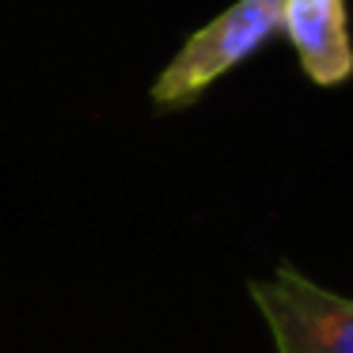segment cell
Wrapping results in <instances>:
<instances>
[{"label": "cell", "instance_id": "1", "mask_svg": "<svg viewBox=\"0 0 353 353\" xmlns=\"http://www.w3.org/2000/svg\"><path fill=\"white\" fill-rule=\"evenodd\" d=\"M285 0H236L216 19L190 34L168 61V69L152 80L156 110H179L198 103L221 77L254 57L274 34H281Z\"/></svg>", "mask_w": 353, "mask_h": 353}, {"label": "cell", "instance_id": "2", "mask_svg": "<svg viewBox=\"0 0 353 353\" xmlns=\"http://www.w3.org/2000/svg\"><path fill=\"white\" fill-rule=\"evenodd\" d=\"M274 353H353V296L281 262L247 285Z\"/></svg>", "mask_w": 353, "mask_h": 353}, {"label": "cell", "instance_id": "3", "mask_svg": "<svg viewBox=\"0 0 353 353\" xmlns=\"http://www.w3.org/2000/svg\"><path fill=\"white\" fill-rule=\"evenodd\" d=\"M281 31L312 84L338 88L353 77L350 0H285Z\"/></svg>", "mask_w": 353, "mask_h": 353}]
</instances>
